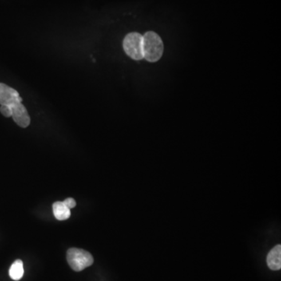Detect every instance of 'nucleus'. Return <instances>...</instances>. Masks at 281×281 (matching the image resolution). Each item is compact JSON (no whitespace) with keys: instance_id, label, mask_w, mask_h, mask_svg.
<instances>
[{"instance_id":"f03ea898","label":"nucleus","mask_w":281,"mask_h":281,"mask_svg":"<svg viewBox=\"0 0 281 281\" xmlns=\"http://www.w3.org/2000/svg\"><path fill=\"white\" fill-rule=\"evenodd\" d=\"M68 264L76 272H80L93 264L94 259L91 253L84 249L72 247L67 253Z\"/></svg>"},{"instance_id":"20e7f679","label":"nucleus","mask_w":281,"mask_h":281,"mask_svg":"<svg viewBox=\"0 0 281 281\" xmlns=\"http://www.w3.org/2000/svg\"><path fill=\"white\" fill-rule=\"evenodd\" d=\"M22 99L18 92L6 84L0 83V105H9L21 103Z\"/></svg>"},{"instance_id":"f257e3e1","label":"nucleus","mask_w":281,"mask_h":281,"mask_svg":"<svg viewBox=\"0 0 281 281\" xmlns=\"http://www.w3.org/2000/svg\"><path fill=\"white\" fill-rule=\"evenodd\" d=\"M163 43L156 33L148 32L143 36V54L148 62H157L163 53Z\"/></svg>"},{"instance_id":"0eeeda50","label":"nucleus","mask_w":281,"mask_h":281,"mask_svg":"<svg viewBox=\"0 0 281 281\" xmlns=\"http://www.w3.org/2000/svg\"><path fill=\"white\" fill-rule=\"evenodd\" d=\"M53 214L58 220H66L71 215L70 210L63 202H56L53 205Z\"/></svg>"},{"instance_id":"9d476101","label":"nucleus","mask_w":281,"mask_h":281,"mask_svg":"<svg viewBox=\"0 0 281 281\" xmlns=\"http://www.w3.org/2000/svg\"><path fill=\"white\" fill-rule=\"evenodd\" d=\"M63 203H64V205H65L68 208H69L70 210L74 208L75 206H76V202H75L73 198H68V199H65Z\"/></svg>"},{"instance_id":"423d86ee","label":"nucleus","mask_w":281,"mask_h":281,"mask_svg":"<svg viewBox=\"0 0 281 281\" xmlns=\"http://www.w3.org/2000/svg\"><path fill=\"white\" fill-rule=\"evenodd\" d=\"M269 268L272 270H279L281 268V246L278 245L270 251L266 259Z\"/></svg>"},{"instance_id":"39448f33","label":"nucleus","mask_w":281,"mask_h":281,"mask_svg":"<svg viewBox=\"0 0 281 281\" xmlns=\"http://www.w3.org/2000/svg\"><path fill=\"white\" fill-rule=\"evenodd\" d=\"M10 107L12 109L11 116L16 124L21 128H28L31 123V118L25 105L21 103H17Z\"/></svg>"},{"instance_id":"1a4fd4ad","label":"nucleus","mask_w":281,"mask_h":281,"mask_svg":"<svg viewBox=\"0 0 281 281\" xmlns=\"http://www.w3.org/2000/svg\"><path fill=\"white\" fill-rule=\"evenodd\" d=\"M0 112L6 117H9L12 116V109L11 107L9 105H1L0 106Z\"/></svg>"},{"instance_id":"7ed1b4c3","label":"nucleus","mask_w":281,"mask_h":281,"mask_svg":"<svg viewBox=\"0 0 281 281\" xmlns=\"http://www.w3.org/2000/svg\"><path fill=\"white\" fill-rule=\"evenodd\" d=\"M124 49L125 53L131 58L135 60H140L144 58L143 54V36L132 32L124 37Z\"/></svg>"},{"instance_id":"6e6552de","label":"nucleus","mask_w":281,"mask_h":281,"mask_svg":"<svg viewBox=\"0 0 281 281\" xmlns=\"http://www.w3.org/2000/svg\"><path fill=\"white\" fill-rule=\"evenodd\" d=\"M24 264L21 259H17L13 262L9 270V277L13 281H20L24 276Z\"/></svg>"}]
</instances>
